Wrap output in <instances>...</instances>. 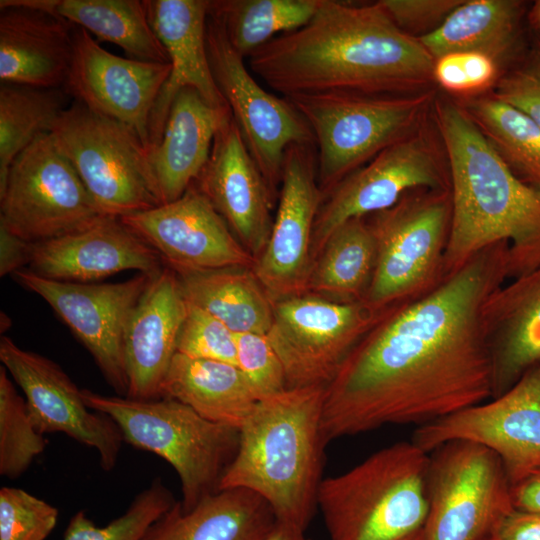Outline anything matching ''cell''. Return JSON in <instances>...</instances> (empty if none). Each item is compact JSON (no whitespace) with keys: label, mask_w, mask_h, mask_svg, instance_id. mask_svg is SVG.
<instances>
[{"label":"cell","mask_w":540,"mask_h":540,"mask_svg":"<svg viewBox=\"0 0 540 540\" xmlns=\"http://www.w3.org/2000/svg\"><path fill=\"white\" fill-rule=\"evenodd\" d=\"M492 244L422 297L389 309L325 387L326 442L386 425L428 424L492 397L482 308L509 278Z\"/></svg>","instance_id":"6da1fadb"},{"label":"cell","mask_w":540,"mask_h":540,"mask_svg":"<svg viewBox=\"0 0 540 540\" xmlns=\"http://www.w3.org/2000/svg\"><path fill=\"white\" fill-rule=\"evenodd\" d=\"M248 58L250 71L282 97L403 95L434 81L435 59L380 1L322 0L305 26L275 37Z\"/></svg>","instance_id":"7a4b0ae2"},{"label":"cell","mask_w":540,"mask_h":540,"mask_svg":"<svg viewBox=\"0 0 540 540\" xmlns=\"http://www.w3.org/2000/svg\"><path fill=\"white\" fill-rule=\"evenodd\" d=\"M432 112L452 199L444 275L504 241L509 278L540 267V194L510 171L457 100L436 97Z\"/></svg>","instance_id":"3957f363"},{"label":"cell","mask_w":540,"mask_h":540,"mask_svg":"<svg viewBox=\"0 0 540 540\" xmlns=\"http://www.w3.org/2000/svg\"><path fill=\"white\" fill-rule=\"evenodd\" d=\"M325 387L286 389L258 400L240 427L237 453L219 490L248 489L272 508L276 521L308 527L323 481Z\"/></svg>","instance_id":"277c9868"},{"label":"cell","mask_w":540,"mask_h":540,"mask_svg":"<svg viewBox=\"0 0 540 540\" xmlns=\"http://www.w3.org/2000/svg\"><path fill=\"white\" fill-rule=\"evenodd\" d=\"M429 453L400 441L323 479L317 507L329 540H425Z\"/></svg>","instance_id":"5b68a950"},{"label":"cell","mask_w":540,"mask_h":540,"mask_svg":"<svg viewBox=\"0 0 540 540\" xmlns=\"http://www.w3.org/2000/svg\"><path fill=\"white\" fill-rule=\"evenodd\" d=\"M82 397L90 409L117 424L125 442L158 455L174 468L184 511L219 491L238 450L239 428L210 421L169 397L140 400L88 389H82Z\"/></svg>","instance_id":"8992f818"},{"label":"cell","mask_w":540,"mask_h":540,"mask_svg":"<svg viewBox=\"0 0 540 540\" xmlns=\"http://www.w3.org/2000/svg\"><path fill=\"white\" fill-rule=\"evenodd\" d=\"M287 98L315 140L317 179L325 195L381 151L425 125L436 94L326 93Z\"/></svg>","instance_id":"52a82bcc"},{"label":"cell","mask_w":540,"mask_h":540,"mask_svg":"<svg viewBox=\"0 0 540 540\" xmlns=\"http://www.w3.org/2000/svg\"><path fill=\"white\" fill-rule=\"evenodd\" d=\"M452 216L450 190L420 188L367 216L376 262L364 302L387 310L416 300L444 278Z\"/></svg>","instance_id":"ba28073f"},{"label":"cell","mask_w":540,"mask_h":540,"mask_svg":"<svg viewBox=\"0 0 540 540\" xmlns=\"http://www.w3.org/2000/svg\"><path fill=\"white\" fill-rule=\"evenodd\" d=\"M49 133L103 214L120 218L162 205L148 148L130 127L76 101Z\"/></svg>","instance_id":"9c48e42d"},{"label":"cell","mask_w":540,"mask_h":540,"mask_svg":"<svg viewBox=\"0 0 540 540\" xmlns=\"http://www.w3.org/2000/svg\"><path fill=\"white\" fill-rule=\"evenodd\" d=\"M425 540H495L515 510L500 458L466 440L429 453Z\"/></svg>","instance_id":"30bf717a"},{"label":"cell","mask_w":540,"mask_h":540,"mask_svg":"<svg viewBox=\"0 0 540 540\" xmlns=\"http://www.w3.org/2000/svg\"><path fill=\"white\" fill-rule=\"evenodd\" d=\"M104 216L49 132L17 155L0 191V226L30 243L81 230Z\"/></svg>","instance_id":"8fae6325"},{"label":"cell","mask_w":540,"mask_h":540,"mask_svg":"<svg viewBox=\"0 0 540 540\" xmlns=\"http://www.w3.org/2000/svg\"><path fill=\"white\" fill-rule=\"evenodd\" d=\"M388 310H375L364 301L339 303L306 293L273 301L267 337L282 362L287 389L326 387Z\"/></svg>","instance_id":"7c38bea8"},{"label":"cell","mask_w":540,"mask_h":540,"mask_svg":"<svg viewBox=\"0 0 540 540\" xmlns=\"http://www.w3.org/2000/svg\"><path fill=\"white\" fill-rule=\"evenodd\" d=\"M206 44L216 85L275 200L286 150L315 145L313 133L287 98L270 93L255 80L231 45L222 20L210 11Z\"/></svg>","instance_id":"4fadbf2b"},{"label":"cell","mask_w":540,"mask_h":540,"mask_svg":"<svg viewBox=\"0 0 540 540\" xmlns=\"http://www.w3.org/2000/svg\"><path fill=\"white\" fill-rule=\"evenodd\" d=\"M420 188L450 190L444 147L425 125L381 151L324 195L313 228L312 262L340 225L388 209L405 193Z\"/></svg>","instance_id":"5bb4252c"},{"label":"cell","mask_w":540,"mask_h":540,"mask_svg":"<svg viewBox=\"0 0 540 540\" xmlns=\"http://www.w3.org/2000/svg\"><path fill=\"white\" fill-rule=\"evenodd\" d=\"M155 275L139 273L123 282L97 284L57 281L21 268L12 277L50 305L89 351L107 383L119 396H127L125 331Z\"/></svg>","instance_id":"9a60e30c"},{"label":"cell","mask_w":540,"mask_h":540,"mask_svg":"<svg viewBox=\"0 0 540 540\" xmlns=\"http://www.w3.org/2000/svg\"><path fill=\"white\" fill-rule=\"evenodd\" d=\"M452 440L493 451L511 484L540 462V365L499 397L416 427L411 441L427 453Z\"/></svg>","instance_id":"2e32d148"},{"label":"cell","mask_w":540,"mask_h":540,"mask_svg":"<svg viewBox=\"0 0 540 540\" xmlns=\"http://www.w3.org/2000/svg\"><path fill=\"white\" fill-rule=\"evenodd\" d=\"M0 360L23 391L38 432L63 433L94 448L105 471L115 467L124 441L120 429L109 416L86 405L82 389L58 364L19 347L7 336L0 340Z\"/></svg>","instance_id":"e0dca14e"},{"label":"cell","mask_w":540,"mask_h":540,"mask_svg":"<svg viewBox=\"0 0 540 540\" xmlns=\"http://www.w3.org/2000/svg\"><path fill=\"white\" fill-rule=\"evenodd\" d=\"M323 197L315 145L290 146L283 161L277 214L252 268L273 301L307 292L313 228Z\"/></svg>","instance_id":"ac0fdd59"},{"label":"cell","mask_w":540,"mask_h":540,"mask_svg":"<svg viewBox=\"0 0 540 540\" xmlns=\"http://www.w3.org/2000/svg\"><path fill=\"white\" fill-rule=\"evenodd\" d=\"M177 274L253 268L245 249L194 183L175 201L120 217Z\"/></svg>","instance_id":"d6986e66"},{"label":"cell","mask_w":540,"mask_h":540,"mask_svg":"<svg viewBox=\"0 0 540 540\" xmlns=\"http://www.w3.org/2000/svg\"><path fill=\"white\" fill-rule=\"evenodd\" d=\"M170 70L169 63L114 55L75 26L64 90L92 112L133 129L148 148L151 112Z\"/></svg>","instance_id":"ffe728a7"},{"label":"cell","mask_w":540,"mask_h":540,"mask_svg":"<svg viewBox=\"0 0 540 540\" xmlns=\"http://www.w3.org/2000/svg\"><path fill=\"white\" fill-rule=\"evenodd\" d=\"M194 184L256 261L270 236L275 200L232 114L218 129L208 162Z\"/></svg>","instance_id":"44dd1931"},{"label":"cell","mask_w":540,"mask_h":540,"mask_svg":"<svg viewBox=\"0 0 540 540\" xmlns=\"http://www.w3.org/2000/svg\"><path fill=\"white\" fill-rule=\"evenodd\" d=\"M161 261L120 218L104 216L81 230L32 243L29 265L49 279L89 283L126 270L157 274Z\"/></svg>","instance_id":"7402d4cb"},{"label":"cell","mask_w":540,"mask_h":540,"mask_svg":"<svg viewBox=\"0 0 540 540\" xmlns=\"http://www.w3.org/2000/svg\"><path fill=\"white\" fill-rule=\"evenodd\" d=\"M148 19L169 58L170 74L149 121V148L161 140L175 96L184 88L196 90L211 106L229 108L214 80L206 44L209 1H145Z\"/></svg>","instance_id":"603a6c76"},{"label":"cell","mask_w":540,"mask_h":540,"mask_svg":"<svg viewBox=\"0 0 540 540\" xmlns=\"http://www.w3.org/2000/svg\"><path fill=\"white\" fill-rule=\"evenodd\" d=\"M177 273L163 268L136 304L128 321L124 351L129 381L126 397L140 400L161 397V386L176 354L186 313Z\"/></svg>","instance_id":"cb8c5ba5"},{"label":"cell","mask_w":540,"mask_h":540,"mask_svg":"<svg viewBox=\"0 0 540 540\" xmlns=\"http://www.w3.org/2000/svg\"><path fill=\"white\" fill-rule=\"evenodd\" d=\"M74 27L56 14L21 0H1V83L64 86L72 60Z\"/></svg>","instance_id":"d4e9b609"},{"label":"cell","mask_w":540,"mask_h":540,"mask_svg":"<svg viewBox=\"0 0 540 540\" xmlns=\"http://www.w3.org/2000/svg\"><path fill=\"white\" fill-rule=\"evenodd\" d=\"M482 322L492 367V398L540 365V267L502 284L486 299Z\"/></svg>","instance_id":"484cf974"},{"label":"cell","mask_w":540,"mask_h":540,"mask_svg":"<svg viewBox=\"0 0 540 540\" xmlns=\"http://www.w3.org/2000/svg\"><path fill=\"white\" fill-rule=\"evenodd\" d=\"M230 109L211 106L192 88L175 96L159 143L148 149L162 204L180 198L208 162L215 135Z\"/></svg>","instance_id":"4316f807"},{"label":"cell","mask_w":540,"mask_h":540,"mask_svg":"<svg viewBox=\"0 0 540 540\" xmlns=\"http://www.w3.org/2000/svg\"><path fill=\"white\" fill-rule=\"evenodd\" d=\"M526 14V4L519 0H464L436 29L418 39L434 59L476 52L506 70L528 46L523 35Z\"/></svg>","instance_id":"83f0119b"},{"label":"cell","mask_w":540,"mask_h":540,"mask_svg":"<svg viewBox=\"0 0 540 540\" xmlns=\"http://www.w3.org/2000/svg\"><path fill=\"white\" fill-rule=\"evenodd\" d=\"M275 523L271 506L258 494L222 489L188 511L175 502L145 540H264Z\"/></svg>","instance_id":"f1b7e54d"},{"label":"cell","mask_w":540,"mask_h":540,"mask_svg":"<svg viewBox=\"0 0 540 540\" xmlns=\"http://www.w3.org/2000/svg\"><path fill=\"white\" fill-rule=\"evenodd\" d=\"M161 397L180 401L210 421L239 429L258 402L236 365L180 353L172 359Z\"/></svg>","instance_id":"f546056e"},{"label":"cell","mask_w":540,"mask_h":540,"mask_svg":"<svg viewBox=\"0 0 540 540\" xmlns=\"http://www.w3.org/2000/svg\"><path fill=\"white\" fill-rule=\"evenodd\" d=\"M248 269L227 267L177 275L185 299L233 333L267 335L273 320V300Z\"/></svg>","instance_id":"4dcf8cb0"},{"label":"cell","mask_w":540,"mask_h":540,"mask_svg":"<svg viewBox=\"0 0 540 540\" xmlns=\"http://www.w3.org/2000/svg\"><path fill=\"white\" fill-rule=\"evenodd\" d=\"M85 29L97 41L119 46L133 59L169 63L152 29L145 1L139 0H21Z\"/></svg>","instance_id":"1f68e13d"},{"label":"cell","mask_w":540,"mask_h":540,"mask_svg":"<svg viewBox=\"0 0 540 540\" xmlns=\"http://www.w3.org/2000/svg\"><path fill=\"white\" fill-rule=\"evenodd\" d=\"M376 262V244L365 218L340 225L316 257L307 292L339 303L364 301Z\"/></svg>","instance_id":"d6a6232c"},{"label":"cell","mask_w":540,"mask_h":540,"mask_svg":"<svg viewBox=\"0 0 540 540\" xmlns=\"http://www.w3.org/2000/svg\"><path fill=\"white\" fill-rule=\"evenodd\" d=\"M510 171L540 194V127L490 93L457 100Z\"/></svg>","instance_id":"836d02e7"},{"label":"cell","mask_w":540,"mask_h":540,"mask_svg":"<svg viewBox=\"0 0 540 540\" xmlns=\"http://www.w3.org/2000/svg\"><path fill=\"white\" fill-rule=\"evenodd\" d=\"M322 0H215L209 11L223 22L233 48L249 57L275 37L305 26Z\"/></svg>","instance_id":"e575fe53"},{"label":"cell","mask_w":540,"mask_h":540,"mask_svg":"<svg viewBox=\"0 0 540 540\" xmlns=\"http://www.w3.org/2000/svg\"><path fill=\"white\" fill-rule=\"evenodd\" d=\"M65 90L1 83L0 191L14 159L67 108Z\"/></svg>","instance_id":"d590c367"},{"label":"cell","mask_w":540,"mask_h":540,"mask_svg":"<svg viewBox=\"0 0 540 540\" xmlns=\"http://www.w3.org/2000/svg\"><path fill=\"white\" fill-rule=\"evenodd\" d=\"M174 498L156 478L142 490L121 516L96 526L84 511L73 515L63 540H145L151 528L173 507Z\"/></svg>","instance_id":"8d00e7d4"},{"label":"cell","mask_w":540,"mask_h":540,"mask_svg":"<svg viewBox=\"0 0 540 540\" xmlns=\"http://www.w3.org/2000/svg\"><path fill=\"white\" fill-rule=\"evenodd\" d=\"M47 442L33 425L25 398L20 396L4 366L0 367V474L10 479L22 475L46 448Z\"/></svg>","instance_id":"74e56055"},{"label":"cell","mask_w":540,"mask_h":540,"mask_svg":"<svg viewBox=\"0 0 540 540\" xmlns=\"http://www.w3.org/2000/svg\"><path fill=\"white\" fill-rule=\"evenodd\" d=\"M176 353L237 366L236 334L220 320L186 300Z\"/></svg>","instance_id":"f35d334b"},{"label":"cell","mask_w":540,"mask_h":540,"mask_svg":"<svg viewBox=\"0 0 540 540\" xmlns=\"http://www.w3.org/2000/svg\"><path fill=\"white\" fill-rule=\"evenodd\" d=\"M58 515L56 507L23 489L0 490V540H45Z\"/></svg>","instance_id":"ab89813d"},{"label":"cell","mask_w":540,"mask_h":540,"mask_svg":"<svg viewBox=\"0 0 540 540\" xmlns=\"http://www.w3.org/2000/svg\"><path fill=\"white\" fill-rule=\"evenodd\" d=\"M237 367L247 379L258 400L287 389L282 362L267 335L236 334Z\"/></svg>","instance_id":"60d3db41"},{"label":"cell","mask_w":540,"mask_h":540,"mask_svg":"<svg viewBox=\"0 0 540 540\" xmlns=\"http://www.w3.org/2000/svg\"><path fill=\"white\" fill-rule=\"evenodd\" d=\"M490 94L521 111L540 127V37L501 74Z\"/></svg>","instance_id":"b9f144b4"},{"label":"cell","mask_w":540,"mask_h":540,"mask_svg":"<svg viewBox=\"0 0 540 540\" xmlns=\"http://www.w3.org/2000/svg\"><path fill=\"white\" fill-rule=\"evenodd\" d=\"M464 0H380V3L406 33H429L436 29ZM424 34V35H425Z\"/></svg>","instance_id":"7bdbcfd3"},{"label":"cell","mask_w":540,"mask_h":540,"mask_svg":"<svg viewBox=\"0 0 540 540\" xmlns=\"http://www.w3.org/2000/svg\"><path fill=\"white\" fill-rule=\"evenodd\" d=\"M469 96L478 94L498 81L502 67L491 57L476 52L459 53ZM468 97V96H466Z\"/></svg>","instance_id":"ee69618b"},{"label":"cell","mask_w":540,"mask_h":540,"mask_svg":"<svg viewBox=\"0 0 540 540\" xmlns=\"http://www.w3.org/2000/svg\"><path fill=\"white\" fill-rule=\"evenodd\" d=\"M495 540H540V512L515 509L502 524Z\"/></svg>","instance_id":"f6af8a7d"},{"label":"cell","mask_w":540,"mask_h":540,"mask_svg":"<svg viewBox=\"0 0 540 540\" xmlns=\"http://www.w3.org/2000/svg\"><path fill=\"white\" fill-rule=\"evenodd\" d=\"M0 276L13 274L29 264L32 243L27 242L0 226Z\"/></svg>","instance_id":"bcb514c9"},{"label":"cell","mask_w":540,"mask_h":540,"mask_svg":"<svg viewBox=\"0 0 540 540\" xmlns=\"http://www.w3.org/2000/svg\"><path fill=\"white\" fill-rule=\"evenodd\" d=\"M515 509L540 512V462L511 484Z\"/></svg>","instance_id":"7dc6e473"},{"label":"cell","mask_w":540,"mask_h":540,"mask_svg":"<svg viewBox=\"0 0 540 540\" xmlns=\"http://www.w3.org/2000/svg\"><path fill=\"white\" fill-rule=\"evenodd\" d=\"M264 540H310L305 531L288 523L276 521L274 527Z\"/></svg>","instance_id":"c3c4849f"},{"label":"cell","mask_w":540,"mask_h":540,"mask_svg":"<svg viewBox=\"0 0 540 540\" xmlns=\"http://www.w3.org/2000/svg\"><path fill=\"white\" fill-rule=\"evenodd\" d=\"M527 21L531 28L540 31V0H536L526 14Z\"/></svg>","instance_id":"681fc988"}]
</instances>
